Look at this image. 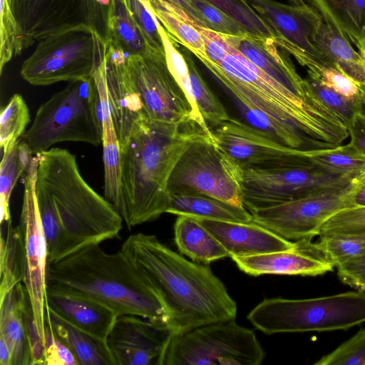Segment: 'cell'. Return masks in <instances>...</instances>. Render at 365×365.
<instances>
[{
    "label": "cell",
    "instance_id": "1",
    "mask_svg": "<svg viewBox=\"0 0 365 365\" xmlns=\"http://www.w3.org/2000/svg\"><path fill=\"white\" fill-rule=\"evenodd\" d=\"M38 157L35 194L48 248V264L119 237L123 218L79 170L76 156L51 148Z\"/></svg>",
    "mask_w": 365,
    "mask_h": 365
},
{
    "label": "cell",
    "instance_id": "2",
    "mask_svg": "<svg viewBox=\"0 0 365 365\" xmlns=\"http://www.w3.org/2000/svg\"><path fill=\"white\" fill-rule=\"evenodd\" d=\"M120 250L160 299L168 333L236 318L235 301L208 264L186 259L154 235H131Z\"/></svg>",
    "mask_w": 365,
    "mask_h": 365
},
{
    "label": "cell",
    "instance_id": "3",
    "mask_svg": "<svg viewBox=\"0 0 365 365\" xmlns=\"http://www.w3.org/2000/svg\"><path fill=\"white\" fill-rule=\"evenodd\" d=\"M204 135H207L194 121L174 124L142 116L134 123L120 145V215L128 227L165 212L170 175L187 148Z\"/></svg>",
    "mask_w": 365,
    "mask_h": 365
},
{
    "label": "cell",
    "instance_id": "4",
    "mask_svg": "<svg viewBox=\"0 0 365 365\" xmlns=\"http://www.w3.org/2000/svg\"><path fill=\"white\" fill-rule=\"evenodd\" d=\"M225 41L227 52L220 62L201 63L236 103L293 125L325 149L341 145L348 138L346 125L317 96L301 95L279 83Z\"/></svg>",
    "mask_w": 365,
    "mask_h": 365
},
{
    "label": "cell",
    "instance_id": "5",
    "mask_svg": "<svg viewBox=\"0 0 365 365\" xmlns=\"http://www.w3.org/2000/svg\"><path fill=\"white\" fill-rule=\"evenodd\" d=\"M46 281L47 286L81 294L118 314L138 316L165 328L160 299L120 250L108 253L98 244L87 246L48 264Z\"/></svg>",
    "mask_w": 365,
    "mask_h": 365
},
{
    "label": "cell",
    "instance_id": "6",
    "mask_svg": "<svg viewBox=\"0 0 365 365\" xmlns=\"http://www.w3.org/2000/svg\"><path fill=\"white\" fill-rule=\"evenodd\" d=\"M103 115L93 76L68 82L38 108L34 120L21 138L33 154L65 141L102 143Z\"/></svg>",
    "mask_w": 365,
    "mask_h": 365
},
{
    "label": "cell",
    "instance_id": "7",
    "mask_svg": "<svg viewBox=\"0 0 365 365\" xmlns=\"http://www.w3.org/2000/svg\"><path fill=\"white\" fill-rule=\"evenodd\" d=\"M247 318L268 335L347 329L365 322V292L303 299L267 298Z\"/></svg>",
    "mask_w": 365,
    "mask_h": 365
},
{
    "label": "cell",
    "instance_id": "8",
    "mask_svg": "<svg viewBox=\"0 0 365 365\" xmlns=\"http://www.w3.org/2000/svg\"><path fill=\"white\" fill-rule=\"evenodd\" d=\"M264 356L255 332L234 319L168 333L156 365H259Z\"/></svg>",
    "mask_w": 365,
    "mask_h": 365
},
{
    "label": "cell",
    "instance_id": "9",
    "mask_svg": "<svg viewBox=\"0 0 365 365\" xmlns=\"http://www.w3.org/2000/svg\"><path fill=\"white\" fill-rule=\"evenodd\" d=\"M108 43L86 26L49 35L38 41L34 51L23 62L21 76L34 86L90 77L103 62Z\"/></svg>",
    "mask_w": 365,
    "mask_h": 365
},
{
    "label": "cell",
    "instance_id": "10",
    "mask_svg": "<svg viewBox=\"0 0 365 365\" xmlns=\"http://www.w3.org/2000/svg\"><path fill=\"white\" fill-rule=\"evenodd\" d=\"M349 178L330 173L309 159L274 169L242 170L243 207L250 213L297 199L351 187Z\"/></svg>",
    "mask_w": 365,
    "mask_h": 365
},
{
    "label": "cell",
    "instance_id": "11",
    "mask_svg": "<svg viewBox=\"0 0 365 365\" xmlns=\"http://www.w3.org/2000/svg\"><path fill=\"white\" fill-rule=\"evenodd\" d=\"M242 169L207 135L183 152L168 179V194H198L244 207Z\"/></svg>",
    "mask_w": 365,
    "mask_h": 365
},
{
    "label": "cell",
    "instance_id": "12",
    "mask_svg": "<svg viewBox=\"0 0 365 365\" xmlns=\"http://www.w3.org/2000/svg\"><path fill=\"white\" fill-rule=\"evenodd\" d=\"M23 49L61 31L86 26L108 43L113 0H7Z\"/></svg>",
    "mask_w": 365,
    "mask_h": 365
},
{
    "label": "cell",
    "instance_id": "13",
    "mask_svg": "<svg viewBox=\"0 0 365 365\" xmlns=\"http://www.w3.org/2000/svg\"><path fill=\"white\" fill-rule=\"evenodd\" d=\"M124 70L147 117L174 124L197 123L187 97L168 68L165 53L126 55Z\"/></svg>",
    "mask_w": 365,
    "mask_h": 365
},
{
    "label": "cell",
    "instance_id": "14",
    "mask_svg": "<svg viewBox=\"0 0 365 365\" xmlns=\"http://www.w3.org/2000/svg\"><path fill=\"white\" fill-rule=\"evenodd\" d=\"M38 160L37 155L33 157L26 170L19 225L24 245L25 272L23 283L29 294L34 323L45 347L48 248L35 194Z\"/></svg>",
    "mask_w": 365,
    "mask_h": 365
},
{
    "label": "cell",
    "instance_id": "15",
    "mask_svg": "<svg viewBox=\"0 0 365 365\" xmlns=\"http://www.w3.org/2000/svg\"><path fill=\"white\" fill-rule=\"evenodd\" d=\"M350 188L312 195L252 212L253 222L288 240H312L336 212L352 207Z\"/></svg>",
    "mask_w": 365,
    "mask_h": 365
},
{
    "label": "cell",
    "instance_id": "16",
    "mask_svg": "<svg viewBox=\"0 0 365 365\" xmlns=\"http://www.w3.org/2000/svg\"><path fill=\"white\" fill-rule=\"evenodd\" d=\"M217 145L242 169H274L309 159V152L292 148L238 119L230 118L211 129Z\"/></svg>",
    "mask_w": 365,
    "mask_h": 365
},
{
    "label": "cell",
    "instance_id": "17",
    "mask_svg": "<svg viewBox=\"0 0 365 365\" xmlns=\"http://www.w3.org/2000/svg\"><path fill=\"white\" fill-rule=\"evenodd\" d=\"M158 24L145 0H113L108 43L126 55L165 53Z\"/></svg>",
    "mask_w": 365,
    "mask_h": 365
},
{
    "label": "cell",
    "instance_id": "18",
    "mask_svg": "<svg viewBox=\"0 0 365 365\" xmlns=\"http://www.w3.org/2000/svg\"><path fill=\"white\" fill-rule=\"evenodd\" d=\"M168 334L143 317L119 314L106 343L115 365L156 364Z\"/></svg>",
    "mask_w": 365,
    "mask_h": 365
},
{
    "label": "cell",
    "instance_id": "19",
    "mask_svg": "<svg viewBox=\"0 0 365 365\" xmlns=\"http://www.w3.org/2000/svg\"><path fill=\"white\" fill-rule=\"evenodd\" d=\"M246 1L274 31V41L287 42L324 62L313 44L323 20L314 8L306 3L287 5L274 0Z\"/></svg>",
    "mask_w": 365,
    "mask_h": 365
},
{
    "label": "cell",
    "instance_id": "20",
    "mask_svg": "<svg viewBox=\"0 0 365 365\" xmlns=\"http://www.w3.org/2000/svg\"><path fill=\"white\" fill-rule=\"evenodd\" d=\"M126 54L110 43L102 63L103 81L115 128L123 145L134 123L144 114L139 96L131 88L124 70Z\"/></svg>",
    "mask_w": 365,
    "mask_h": 365
},
{
    "label": "cell",
    "instance_id": "21",
    "mask_svg": "<svg viewBox=\"0 0 365 365\" xmlns=\"http://www.w3.org/2000/svg\"><path fill=\"white\" fill-rule=\"evenodd\" d=\"M222 35L249 61L279 83L301 95L317 96L307 79L302 78L296 71L289 54L280 48L274 38L249 34Z\"/></svg>",
    "mask_w": 365,
    "mask_h": 365
},
{
    "label": "cell",
    "instance_id": "22",
    "mask_svg": "<svg viewBox=\"0 0 365 365\" xmlns=\"http://www.w3.org/2000/svg\"><path fill=\"white\" fill-rule=\"evenodd\" d=\"M46 306L73 326L106 341L119 315L90 297L54 286H47Z\"/></svg>",
    "mask_w": 365,
    "mask_h": 365
},
{
    "label": "cell",
    "instance_id": "23",
    "mask_svg": "<svg viewBox=\"0 0 365 365\" xmlns=\"http://www.w3.org/2000/svg\"><path fill=\"white\" fill-rule=\"evenodd\" d=\"M226 249L231 257H245L292 249L295 242L250 222L196 218Z\"/></svg>",
    "mask_w": 365,
    "mask_h": 365
},
{
    "label": "cell",
    "instance_id": "24",
    "mask_svg": "<svg viewBox=\"0 0 365 365\" xmlns=\"http://www.w3.org/2000/svg\"><path fill=\"white\" fill-rule=\"evenodd\" d=\"M294 242L295 246L292 249L230 258L242 272L255 277L264 274L313 277L333 270L332 265L313 256Z\"/></svg>",
    "mask_w": 365,
    "mask_h": 365
},
{
    "label": "cell",
    "instance_id": "25",
    "mask_svg": "<svg viewBox=\"0 0 365 365\" xmlns=\"http://www.w3.org/2000/svg\"><path fill=\"white\" fill-rule=\"evenodd\" d=\"M33 314L28 292L23 282L0 298V336L8 344L11 365H31L28 322Z\"/></svg>",
    "mask_w": 365,
    "mask_h": 365
},
{
    "label": "cell",
    "instance_id": "26",
    "mask_svg": "<svg viewBox=\"0 0 365 365\" xmlns=\"http://www.w3.org/2000/svg\"><path fill=\"white\" fill-rule=\"evenodd\" d=\"M348 39L337 27L323 19L313 44L324 62L361 86L365 85V60Z\"/></svg>",
    "mask_w": 365,
    "mask_h": 365
},
{
    "label": "cell",
    "instance_id": "27",
    "mask_svg": "<svg viewBox=\"0 0 365 365\" xmlns=\"http://www.w3.org/2000/svg\"><path fill=\"white\" fill-rule=\"evenodd\" d=\"M45 322L71 351L78 365H115L106 341L73 326L46 306Z\"/></svg>",
    "mask_w": 365,
    "mask_h": 365
},
{
    "label": "cell",
    "instance_id": "28",
    "mask_svg": "<svg viewBox=\"0 0 365 365\" xmlns=\"http://www.w3.org/2000/svg\"><path fill=\"white\" fill-rule=\"evenodd\" d=\"M103 115L104 197L120 214L123 207L120 141L105 89L99 91Z\"/></svg>",
    "mask_w": 365,
    "mask_h": 365
},
{
    "label": "cell",
    "instance_id": "29",
    "mask_svg": "<svg viewBox=\"0 0 365 365\" xmlns=\"http://www.w3.org/2000/svg\"><path fill=\"white\" fill-rule=\"evenodd\" d=\"M165 212L235 222L252 221V214L245 207L198 194H169Z\"/></svg>",
    "mask_w": 365,
    "mask_h": 365
},
{
    "label": "cell",
    "instance_id": "30",
    "mask_svg": "<svg viewBox=\"0 0 365 365\" xmlns=\"http://www.w3.org/2000/svg\"><path fill=\"white\" fill-rule=\"evenodd\" d=\"M174 232L179 252L195 262L209 264L230 257L226 249L196 218L178 215Z\"/></svg>",
    "mask_w": 365,
    "mask_h": 365
},
{
    "label": "cell",
    "instance_id": "31",
    "mask_svg": "<svg viewBox=\"0 0 365 365\" xmlns=\"http://www.w3.org/2000/svg\"><path fill=\"white\" fill-rule=\"evenodd\" d=\"M355 46L365 38V0H303Z\"/></svg>",
    "mask_w": 365,
    "mask_h": 365
},
{
    "label": "cell",
    "instance_id": "32",
    "mask_svg": "<svg viewBox=\"0 0 365 365\" xmlns=\"http://www.w3.org/2000/svg\"><path fill=\"white\" fill-rule=\"evenodd\" d=\"M169 36L197 59L205 57L202 36L190 19L178 8L160 0H145Z\"/></svg>",
    "mask_w": 365,
    "mask_h": 365
},
{
    "label": "cell",
    "instance_id": "33",
    "mask_svg": "<svg viewBox=\"0 0 365 365\" xmlns=\"http://www.w3.org/2000/svg\"><path fill=\"white\" fill-rule=\"evenodd\" d=\"M247 123L270 138L292 148L318 150L324 148L293 125L276 118L258 108L237 103Z\"/></svg>",
    "mask_w": 365,
    "mask_h": 365
},
{
    "label": "cell",
    "instance_id": "34",
    "mask_svg": "<svg viewBox=\"0 0 365 365\" xmlns=\"http://www.w3.org/2000/svg\"><path fill=\"white\" fill-rule=\"evenodd\" d=\"M6 235L0 240V298L23 282L25 272L24 245L21 229L6 222Z\"/></svg>",
    "mask_w": 365,
    "mask_h": 365
},
{
    "label": "cell",
    "instance_id": "35",
    "mask_svg": "<svg viewBox=\"0 0 365 365\" xmlns=\"http://www.w3.org/2000/svg\"><path fill=\"white\" fill-rule=\"evenodd\" d=\"M304 250L339 267L358 257L365 250V236L320 235L318 241H297Z\"/></svg>",
    "mask_w": 365,
    "mask_h": 365
},
{
    "label": "cell",
    "instance_id": "36",
    "mask_svg": "<svg viewBox=\"0 0 365 365\" xmlns=\"http://www.w3.org/2000/svg\"><path fill=\"white\" fill-rule=\"evenodd\" d=\"M31 148L20 138L6 153H3L0 164L1 224L11 219L9 200L19 177L26 170L32 159Z\"/></svg>",
    "mask_w": 365,
    "mask_h": 365
},
{
    "label": "cell",
    "instance_id": "37",
    "mask_svg": "<svg viewBox=\"0 0 365 365\" xmlns=\"http://www.w3.org/2000/svg\"><path fill=\"white\" fill-rule=\"evenodd\" d=\"M309 156L324 170L351 180L365 171V155L349 143L333 148L311 150Z\"/></svg>",
    "mask_w": 365,
    "mask_h": 365
},
{
    "label": "cell",
    "instance_id": "38",
    "mask_svg": "<svg viewBox=\"0 0 365 365\" xmlns=\"http://www.w3.org/2000/svg\"><path fill=\"white\" fill-rule=\"evenodd\" d=\"M187 49V48H186ZM187 63L194 97L203 119L212 129L227 121L229 115L225 107L202 78L187 49L182 52Z\"/></svg>",
    "mask_w": 365,
    "mask_h": 365
},
{
    "label": "cell",
    "instance_id": "39",
    "mask_svg": "<svg viewBox=\"0 0 365 365\" xmlns=\"http://www.w3.org/2000/svg\"><path fill=\"white\" fill-rule=\"evenodd\" d=\"M158 29L163 40L167 64L175 81L183 91L192 110L196 122L207 135L215 140L212 130L203 119L197 108L190 80L187 63L185 56L175 45V41L169 36L158 21Z\"/></svg>",
    "mask_w": 365,
    "mask_h": 365
},
{
    "label": "cell",
    "instance_id": "40",
    "mask_svg": "<svg viewBox=\"0 0 365 365\" xmlns=\"http://www.w3.org/2000/svg\"><path fill=\"white\" fill-rule=\"evenodd\" d=\"M30 122L29 108L22 96L14 94L1 111L0 146L8 152L22 137Z\"/></svg>",
    "mask_w": 365,
    "mask_h": 365
},
{
    "label": "cell",
    "instance_id": "41",
    "mask_svg": "<svg viewBox=\"0 0 365 365\" xmlns=\"http://www.w3.org/2000/svg\"><path fill=\"white\" fill-rule=\"evenodd\" d=\"M237 21L250 35L272 38L277 35L246 0H206Z\"/></svg>",
    "mask_w": 365,
    "mask_h": 365
},
{
    "label": "cell",
    "instance_id": "42",
    "mask_svg": "<svg viewBox=\"0 0 365 365\" xmlns=\"http://www.w3.org/2000/svg\"><path fill=\"white\" fill-rule=\"evenodd\" d=\"M365 236V207L341 210L320 227L318 236Z\"/></svg>",
    "mask_w": 365,
    "mask_h": 365
},
{
    "label": "cell",
    "instance_id": "43",
    "mask_svg": "<svg viewBox=\"0 0 365 365\" xmlns=\"http://www.w3.org/2000/svg\"><path fill=\"white\" fill-rule=\"evenodd\" d=\"M0 72L12 58L24 50L22 39L7 0H1Z\"/></svg>",
    "mask_w": 365,
    "mask_h": 365
},
{
    "label": "cell",
    "instance_id": "44",
    "mask_svg": "<svg viewBox=\"0 0 365 365\" xmlns=\"http://www.w3.org/2000/svg\"><path fill=\"white\" fill-rule=\"evenodd\" d=\"M315 365H365V329L354 334Z\"/></svg>",
    "mask_w": 365,
    "mask_h": 365
},
{
    "label": "cell",
    "instance_id": "45",
    "mask_svg": "<svg viewBox=\"0 0 365 365\" xmlns=\"http://www.w3.org/2000/svg\"><path fill=\"white\" fill-rule=\"evenodd\" d=\"M306 78L319 100L339 116L347 127L356 114L361 111V106L308 76Z\"/></svg>",
    "mask_w": 365,
    "mask_h": 365
},
{
    "label": "cell",
    "instance_id": "46",
    "mask_svg": "<svg viewBox=\"0 0 365 365\" xmlns=\"http://www.w3.org/2000/svg\"><path fill=\"white\" fill-rule=\"evenodd\" d=\"M211 30L220 34L241 36L248 34L234 19L206 0H189Z\"/></svg>",
    "mask_w": 365,
    "mask_h": 365
},
{
    "label": "cell",
    "instance_id": "47",
    "mask_svg": "<svg viewBox=\"0 0 365 365\" xmlns=\"http://www.w3.org/2000/svg\"><path fill=\"white\" fill-rule=\"evenodd\" d=\"M44 361L45 365H78L71 351L47 324Z\"/></svg>",
    "mask_w": 365,
    "mask_h": 365
},
{
    "label": "cell",
    "instance_id": "48",
    "mask_svg": "<svg viewBox=\"0 0 365 365\" xmlns=\"http://www.w3.org/2000/svg\"><path fill=\"white\" fill-rule=\"evenodd\" d=\"M337 275L344 284L365 292V250L356 258L337 267Z\"/></svg>",
    "mask_w": 365,
    "mask_h": 365
},
{
    "label": "cell",
    "instance_id": "49",
    "mask_svg": "<svg viewBox=\"0 0 365 365\" xmlns=\"http://www.w3.org/2000/svg\"><path fill=\"white\" fill-rule=\"evenodd\" d=\"M350 142L356 150L365 155V115L356 114L348 126Z\"/></svg>",
    "mask_w": 365,
    "mask_h": 365
},
{
    "label": "cell",
    "instance_id": "50",
    "mask_svg": "<svg viewBox=\"0 0 365 365\" xmlns=\"http://www.w3.org/2000/svg\"><path fill=\"white\" fill-rule=\"evenodd\" d=\"M166 2L184 12L197 25L210 29L203 17L189 0H160Z\"/></svg>",
    "mask_w": 365,
    "mask_h": 365
},
{
    "label": "cell",
    "instance_id": "51",
    "mask_svg": "<svg viewBox=\"0 0 365 365\" xmlns=\"http://www.w3.org/2000/svg\"><path fill=\"white\" fill-rule=\"evenodd\" d=\"M350 196L353 207H365V171L352 180Z\"/></svg>",
    "mask_w": 365,
    "mask_h": 365
},
{
    "label": "cell",
    "instance_id": "52",
    "mask_svg": "<svg viewBox=\"0 0 365 365\" xmlns=\"http://www.w3.org/2000/svg\"><path fill=\"white\" fill-rule=\"evenodd\" d=\"M0 364L11 365V353L5 339L0 336Z\"/></svg>",
    "mask_w": 365,
    "mask_h": 365
},
{
    "label": "cell",
    "instance_id": "53",
    "mask_svg": "<svg viewBox=\"0 0 365 365\" xmlns=\"http://www.w3.org/2000/svg\"><path fill=\"white\" fill-rule=\"evenodd\" d=\"M356 47L358 48L359 52L361 53V55L365 60V38L359 44L356 46Z\"/></svg>",
    "mask_w": 365,
    "mask_h": 365
},
{
    "label": "cell",
    "instance_id": "54",
    "mask_svg": "<svg viewBox=\"0 0 365 365\" xmlns=\"http://www.w3.org/2000/svg\"><path fill=\"white\" fill-rule=\"evenodd\" d=\"M361 89V102L362 109L361 112L365 115V85L360 86Z\"/></svg>",
    "mask_w": 365,
    "mask_h": 365
}]
</instances>
